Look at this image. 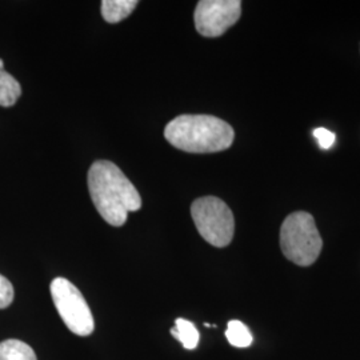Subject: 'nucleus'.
I'll use <instances>...</instances> for the list:
<instances>
[{"mask_svg":"<svg viewBox=\"0 0 360 360\" xmlns=\"http://www.w3.org/2000/svg\"><path fill=\"white\" fill-rule=\"evenodd\" d=\"M89 191L101 217L114 227L126 224L129 212L142 207L141 193L122 169L108 160H96L91 166Z\"/></svg>","mask_w":360,"mask_h":360,"instance_id":"nucleus-1","label":"nucleus"},{"mask_svg":"<svg viewBox=\"0 0 360 360\" xmlns=\"http://www.w3.org/2000/svg\"><path fill=\"white\" fill-rule=\"evenodd\" d=\"M175 148L190 154H212L230 148L235 139L231 126L212 115H180L165 129Z\"/></svg>","mask_w":360,"mask_h":360,"instance_id":"nucleus-2","label":"nucleus"},{"mask_svg":"<svg viewBox=\"0 0 360 360\" xmlns=\"http://www.w3.org/2000/svg\"><path fill=\"white\" fill-rule=\"evenodd\" d=\"M281 248L284 257L300 267H309L318 260L323 240L311 214L297 211L284 219L281 227Z\"/></svg>","mask_w":360,"mask_h":360,"instance_id":"nucleus-3","label":"nucleus"},{"mask_svg":"<svg viewBox=\"0 0 360 360\" xmlns=\"http://www.w3.org/2000/svg\"><path fill=\"white\" fill-rule=\"evenodd\" d=\"M191 217L202 238L214 247H227L235 232L231 208L217 196H203L191 206Z\"/></svg>","mask_w":360,"mask_h":360,"instance_id":"nucleus-4","label":"nucleus"},{"mask_svg":"<svg viewBox=\"0 0 360 360\" xmlns=\"http://www.w3.org/2000/svg\"><path fill=\"white\" fill-rule=\"evenodd\" d=\"M52 300L65 327L79 336H89L95 330L94 316L90 307L74 284L65 278L52 281Z\"/></svg>","mask_w":360,"mask_h":360,"instance_id":"nucleus-5","label":"nucleus"},{"mask_svg":"<svg viewBox=\"0 0 360 360\" xmlns=\"http://www.w3.org/2000/svg\"><path fill=\"white\" fill-rule=\"evenodd\" d=\"M240 15L239 0H202L195 8L193 20L202 37L218 38L239 20Z\"/></svg>","mask_w":360,"mask_h":360,"instance_id":"nucleus-6","label":"nucleus"},{"mask_svg":"<svg viewBox=\"0 0 360 360\" xmlns=\"http://www.w3.org/2000/svg\"><path fill=\"white\" fill-rule=\"evenodd\" d=\"M136 6V0H103L102 15L107 23H119L129 18Z\"/></svg>","mask_w":360,"mask_h":360,"instance_id":"nucleus-7","label":"nucleus"},{"mask_svg":"<svg viewBox=\"0 0 360 360\" xmlns=\"http://www.w3.org/2000/svg\"><path fill=\"white\" fill-rule=\"evenodd\" d=\"M20 95L22 87L19 82L4 70L3 60L0 59V105L11 107L18 102Z\"/></svg>","mask_w":360,"mask_h":360,"instance_id":"nucleus-8","label":"nucleus"},{"mask_svg":"<svg viewBox=\"0 0 360 360\" xmlns=\"http://www.w3.org/2000/svg\"><path fill=\"white\" fill-rule=\"evenodd\" d=\"M0 360H38L34 349L18 339H8L0 343Z\"/></svg>","mask_w":360,"mask_h":360,"instance_id":"nucleus-9","label":"nucleus"},{"mask_svg":"<svg viewBox=\"0 0 360 360\" xmlns=\"http://www.w3.org/2000/svg\"><path fill=\"white\" fill-rule=\"evenodd\" d=\"M171 335L187 349L196 348L199 343V331L196 330L195 324L181 318L175 321V327L171 330Z\"/></svg>","mask_w":360,"mask_h":360,"instance_id":"nucleus-10","label":"nucleus"},{"mask_svg":"<svg viewBox=\"0 0 360 360\" xmlns=\"http://www.w3.org/2000/svg\"><path fill=\"white\" fill-rule=\"evenodd\" d=\"M226 336L233 347L245 348L251 346L252 343V335L250 330L245 327V323L239 321H231L229 323Z\"/></svg>","mask_w":360,"mask_h":360,"instance_id":"nucleus-11","label":"nucleus"},{"mask_svg":"<svg viewBox=\"0 0 360 360\" xmlns=\"http://www.w3.org/2000/svg\"><path fill=\"white\" fill-rule=\"evenodd\" d=\"M13 300V287L11 282L0 275V309H7Z\"/></svg>","mask_w":360,"mask_h":360,"instance_id":"nucleus-12","label":"nucleus"},{"mask_svg":"<svg viewBox=\"0 0 360 360\" xmlns=\"http://www.w3.org/2000/svg\"><path fill=\"white\" fill-rule=\"evenodd\" d=\"M314 135H315V138L318 139L319 146H321L322 148H324V150L331 148L333 144L335 143V139H336L334 132H331V131H328V129H315V131H314Z\"/></svg>","mask_w":360,"mask_h":360,"instance_id":"nucleus-13","label":"nucleus"}]
</instances>
